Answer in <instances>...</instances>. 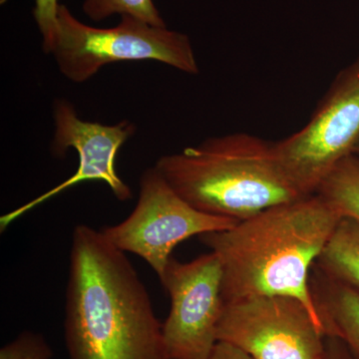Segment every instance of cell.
Wrapping results in <instances>:
<instances>
[{
	"label": "cell",
	"mask_w": 359,
	"mask_h": 359,
	"mask_svg": "<svg viewBox=\"0 0 359 359\" xmlns=\"http://www.w3.org/2000/svg\"><path fill=\"white\" fill-rule=\"evenodd\" d=\"M65 332L70 359H168L163 323L133 264L84 224L72 233Z\"/></svg>",
	"instance_id": "obj_1"
},
{
	"label": "cell",
	"mask_w": 359,
	"mask_h": 359,
	"mask_svg": "<svg viewBox=\"0 0 359 359\" xmlns=\"http://www.w3.org/2000/svg\"><path fill=\"white\" fill-rule=\"evenodd\" d=\"M341 219L314 194L273 205L228 230L200 236L221 262L224 304L262 295L290 297L320 320L309 285L311 269Z\"/></svg>",
	"instance_id": "obj_2"
},
{
	"label": "cell",
	"mask_w": 359,
	"mask_h": 359,
	"mask_svg": "<svg viewBox=\"0 0 359 359\" xmlns=\"http://www.w3.org/2000/svg\"><path fill=\"white\" fill-rule=\"evenodd\" d=\"M155 167L196 209L238 222L304 197L278 164L275 143L255 135L214 137L163 156Z\"/></svg>",
	"instance_id": "obj_3"
},
{
	"label": "cell",
	"mask_w": 359,
	"mask_h": 359,
	"mask_svg": "<svg viewBox=\"0 0 359 359\" xmlns=\"http://www.w3.org/2000/svg\"><path fill=\"white\" fill-rule=\"evenodd\" d=\"M120 18L114 27H94L60 4L57 40L51 54L61 74L75 83H83L104 66L143 60L159 61L188 74L199 72L188 35L132 16Z\"/></svg>",
	"instance_id": "obj_4"
},
{
	"label": "cell",
	"mask_w": 359,
	"mask_h": 359,
	"mask_svg": "<svg viewBox=\"0 0 359 359\" xmlns=\"http://www.w3.org/2000/svg\"><path fill=\"white\" fill-rule=\"evenodd\" d=\"M358 141L359 56L337 75L308 124L276 142L275 153L290 184L308 197Z\"/></svg>",
	"instance_id": "obj_5"
},
{
	"label": "cell",
	"mask_w": 359,
	"mask_h": 359,
	"mask_svg": "<svg viewBox=\"0 0 359 359\" xmlns=\"http://www.w3.org/2000/svg\"><path fill=\"white\" fill-rule=\"evenodd\" d=\"M238 223L196 209L152 167L142 174L138 201L128 218L101 231L117 249L142 257L160 280L177 245L194 236L228 230Z\"/></svg>",
	"instance_id": "obj_6"
},
{
	"label": "cell",
	"mask_w": 359,
	"mask_h": 359,
	"mask_svg": "<svg viewBox=\"0 0 359 359\" xmlns=\"http://www.w3.org/2000/svg\"><path fill=\"white\" fill-rule=\"evenodd\" d=\"M323 323L299 299L262 295L224 304L218 341L254 359H323Z\"/></svg>",
	"instance_id": "obj_7"
},
{
	"label": "cell",
	"mask_w": 359,
	"mask_h": 359,
	"mask_svg": "<svg viewBox=\"0 0 359 359\" xmlns=\"http://www.w3.org/2000/svg\"><path fill=\"white\" fill-rule=\"evenodd\" d=\"M223 269L215 252L188 263L172 257L160 282L171 299L163 323L168 359H209L218 344V325L224 308Z\"/></svg>",
	"instance_id": "obj_8"
},
{
	"label": "cell",
	"mask_w": 359,
	"mask_h": 359,
	"mask_svg": "<svg viewBox=\"0 0 359 359\" xmlns=\"http://www.w3.org/2000/svg\"><path fill=\"white\" fill-rule=\"evenodd\" d=\"M53 118L55 131L51 152L63 156L68 149H74L79 157L76 172L51 190L1 216V233L26 212L83 182L102 181L118 201L126 202L131 199L129 186L116 170V159L120 148L135 133L136 127L133 123L124 120L115 125H104L84 121L78 116L74 106L63 99L54 103Z\"/></svg>",
	"instance_id": "obj_9"
},
{
	"label": "cell",
	"mask_w": 359,
	"mask_h": 359,
	"mask_svg": "<svg viewBox=\"0 0 359 359\" xmlns=\"http://www.w3.org/2000/svg\"><path fill=\"white\" fill-rule=\"evenodd\" d=\"M311 295L325 335L339 337L359 358V290L311 269Z\"/></svg>",
	"instance_id": "obj_10"
},
{
	"label": "cell",
	"mask_w": 359,
	"mask_h": 359,
	"mask_svg": "<svg viewBox=\"0 0 359 359\" xmlns=\"http://www.w3.org/2000/svg\"><path fill=\"white\" fill-rule=\"evenodd\" d=\"M328 278L359 290V223L342 218L316 261Z\"/></svg>",
	"instance_id": "obj_11"
},
{
	"label": "cell",
	"mask_w": 359,
	"mask_h": 359,
	"mask_svg": "<svg viewBox=\"0 0 359 359\" xmlns=\"http://www.w3.org/2000/svg\"><path fill=\"white\" fill-rule=\"evenodd\" d=\"M316 194L342 218L359 223V156L351 154L340 161Z\"/></svg>",
	"instance_id": "obj_12"
},
{
	"label": "cell",
	"mask_w": 359,
	"mask_h": 359,
	"mask_svg": "<svg viewBox=\"0 0 359 359\" xmlns=\"http://www.w3.org/2000/svg\"><path fill=\"white\" fill-rule=\"evenodd\" d=\"M82 9L93 21H102L118 14L138 18L151 25L167 26L153 0H84Z\"/></svg>",
	"instance_id": "obj_13"
},
{
	"label": "cell",
	"mask_w": 359,
	"mask_h": 359,
	"mask_svg": "<svg viewBox=\"0 0 359 359\" xmlns=\"http://www.w3.org/2000/svg\"><path fill=\"white\" fill-rule=\"evenodd\" d=\"M53 351L43 335L21 332L15 339L0 349V359H51Z\"/></svg>",
	"instance_id": "obj_14"
},
{
	"label": "cell",
	"mask_w": 359,
	"mask_h": 359,
	"mask_svg": "<svg viewBox=\"0 0 359 359\" xmlns=\"http://www.w3.org/2000/svg\"><path fill=\"white\" fill-rule=\"evenodd\" d=\"M58 0H35L33 16L42 36V48L52 53L58 35Z\"/></svg>",
	"instance_id": "obj_15"
},
{
	"label": "cell",
	"mask_w": 359,
	"mask_h": 359,
	"mask_svg": "<svg viewBox=\"0 0 359 359\" xmlns=\"http://www.w3.org/2000/svg\"><path fill=\"white\" fill-rule=\"evenodd\" d=\"M323 359H359V358L351 351L344 340L337 337L327 335Z\"/></svg>",
	"instance_id": "obj_16"
},
{
	"label": "cell",
	"mask_w": 359,
	"mask_h": 359,
	"mask_svg": "<svg viewBox=\"0 0 359 359\" xmlns=\"http://www.w3.org/2000/svg\"><path fill=\"white\" fill-rule=\"evenodd\" d=\"M209 359H254L249 354L241 351L238 347L226 342L218 341L212 349Z\"/></svg>",
	"instance_id": "obj_17"
},
{
	"label": "cell",
	"mask_w": 359,
	"mask_h": 359,
	"mask_svg": "<svg viewBox=\"0 0 359 359\" xmlns=\"http://www.w3.org/2000/svg\"><path fill=\"white\" fill-rule=\"evenodd\" d=\"M353 154L359 156V141L358 145H356L355 149H354Z\"/></svg>",
	"instance_id": "obj_18"
}]
</instances>
